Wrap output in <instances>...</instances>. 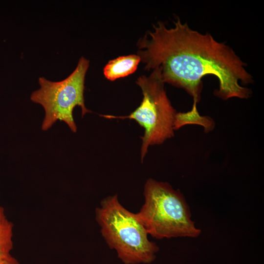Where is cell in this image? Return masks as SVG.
I'll list each match as a JSON object with an SVG mask.
<instances>
[{
  "label": "cell",
  "mask_w": 264,
  "mask_h": 264,
  "mask_svg": "<svg viewBox=\"0 0 264 264\" xmlns=\"http://www.w3.org/2000/svg\"><path fill=\"white\" fill-rule=\"evenodd\" d=\"M168 28L159 22L138 42V55L145 69L159 68L162 80L184 89L198 103L200 100L202 78L216 76L219 83L214 94L226 100L247 99L251 90L244 86L252 83L246 64L223 43L208 33L192 29L179 18Z\"/></svg>",
  "instance_id": "cell-1"
},
{
  "label": "cell",
  "mask_w": 264,
  "mask_h": 264,
  "mask_svg": "<svg viewBox=\"0 0 264 264\" xmlns=\"http://www.w3.org/2000/svg\"><path fill=\"white\" fill-rule=\"evenodd\" d=\"M145 201L137 219L148 235L157 239L197 238L201 234L191 219L189 206L178 190L150 178L144 189Z\"/></svg>",
  "instance_id": "cell-2"
},
{
  "label": "cell",
  "mask_w": 264,
  "mask_h": 264,
  "mask_svg": "<svg viewBox=\"0 0 264 264\" xmlns=\"http://www.w3.org/2000/svg\"><path fill=\"white\" fill-rule=\"evenodd\" d=\"M95 219L106 243L124 264H149L154 260L158 247L149 240L135 214L121 204L117 195L102 200L96 208Z\"/></svg>",
  "instance_id": "cell-3"
},
{
  "label": "cell",
  "mask_w": 264,
  "mask_h": 264,
  "mask_svg": "<svg viewBox=\"0 0 264 264\" xmlns=\"http://www.w3.org/2000/svg\"><path fill=\"white\" fill-rule=\"evenodd\" d=\"M136 83L141 88L143 96L140 106L127 116H104L134 119L144 128L141 150V160H143L149 146L161 144L174 136L176 112L166 94L165 83L159 68L153 69L148 76H140Z\"/></svg>",
  "instance_id": "cell-4"
},
{
  "label": "cell",
  "mask_w": 264,
  "mask_h": 264,
  "mask_svg": "<svg viewBox=\"0 0 264 264\" xmlns=\"http://www.w3.org/2000/svg\"><path fill=\"white\" fill-rule=\"evenodd\" d=\"M89 61L84 57L80 58L74 71L66 79L51 81L44 77L38 79L39 89L33 91L31 100L41 105L44 110L42 129L47 131L58 120L63 121L74 132L77 127L73 116V109L80 107L82 116L90 111L85 105V80L89 67Z\"/></svg>",
  "instance_id": "cell-5"
},
{
  "label": "cell",
  "mask_w": 264,
  "mask_h": 264,
  "mask_svg": "<svg viewBox=\"0 0 264 264\" xmlns=\"http://www.w3.org/2000/svg\"><path fill=\"white\" fill-rule=\"evenodd\" d=\"M141 61L138 55L132 54L119 57L110 60L104 68V74L110 81L126 77L133 73Z\"/></svg>",
  "instance_id": "cell-6"
},
{
  "label": "cell",
  "mask_w": 264,
  "mask_h": 264,
  "mask_svg": "<svg viewBox=\"0 0 264 264\" xmlns=\"http://www.w3.org/2000/svg\"><path fill=\"white\" fill-rule=\"evenodd\" d=\"M197 103L193 102L191 110L186 112H176L174 122V130L187 124H198L204 127V132H208L213 130L215 122L208 116L199 115L197 110Z\"/></svg>",
  "instance_id": "cell-7"
},
{
  "label": "cell",
  "mask_w": 264,
  "mask_h": 264,
  "mask_svg": "<svg viewBox=\"0 0 264 264\" xmlns=\"http://www.w3.org/2000/svg\"><path fill=\"white\" fill-rule=\"evenodd\" d=\"M13 227L0 205V254L10 253L13 248Z\"/></svg>",
  "instance_id": "cell-8"
},
{
  "label": "cell",
  "mask_w": 264,
  "mask_h": 264,
  "mask_svg": "<svg viewBox=\"0 0 264 264\" xmlns=\"http://www.w3.org/2000/svg\"><path fill=\"white\" fill-rule=\"evenodd\" d=\"M0 264H20L10 253L0 254Z\"/></svg>",
  "instance_id": "cell-9"
}]
</instances>
